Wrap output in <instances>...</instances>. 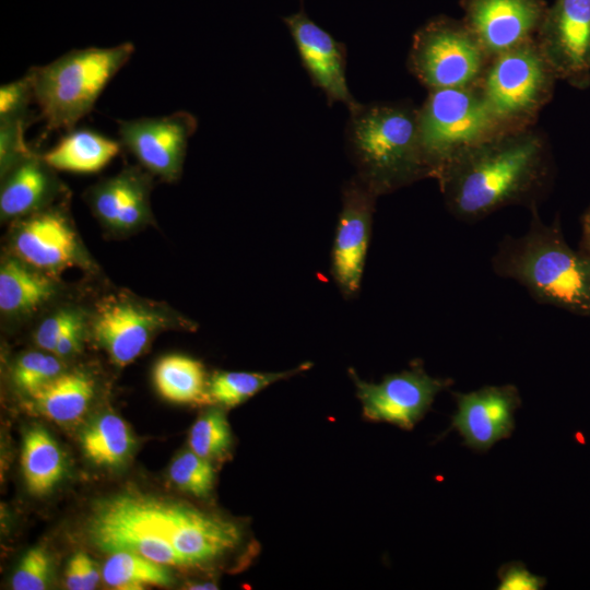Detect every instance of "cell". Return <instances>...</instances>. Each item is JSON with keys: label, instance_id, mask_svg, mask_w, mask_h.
Returning a JSON list of instances; mask_svg holds the SVG:
<instances>
[{"label": "cell", "instance_id": "cell-22", "mask_svg": "<svg viewBox=\"0 0 590 590\" xmlns=\"http://www.w3.org/2000/svg\"><path fill=\"white\" fill-rule=\"evenodd\" d=\"M52 282L22 260L8 259L0 268V309L8 315L28 314L49 300Z\"/></svg>", "mask_w": 590, "mask_h": 590}, {"label": "cell", "instance_id": "cell-10", "mask_svg": "<svg viewBox=\"0 0 590 590\" xmlns=\"http://www.w3.org/2000/svg\"><path fill=\"white\" fill-rule=\"evenodd\" d=\"M535 42L558 80L590 86V0H555Z\"/></svg>", "mask_w": 590, "mask_h": 590}, {"label": "cell", "instance_id": "cell-27", "mask_svg": "<svg viewBox=\"0 0 590 590\" xmlns=\"http://www.w3.org/2000/svg\"><path fill=\"white\" fill-rule=\"evenodd\" d=\"M310 367L311 363H304L294 369L278 373L217 371L209 379V397L211 402L234 408L271 384Z\"/></svg>", "mask_w": 590, "mask_h": 590}, {"label": "cell", "instance_id": "cell-31", "mask_svg": "<svg viewBox=\"0 0 590 590\" xmlns=\"http://www.w3.org/2000/svg\"><path fill=\"white\" fill-rule=\"evenodd\" d=\"M51 579V559L42 546L32 547L22 557L12 576L14 590H43Z\"/></svg>", "mask_w": 590, "mask_h": 590}, {"label": "cell", "instance_id": "cell-23", "mask_svg": "<svg viewBox=\"0 0 590 590\" xmlns=\"http://www.w3.org/2000/svg\"><path fill=\"white\" fill-rule=\"evenodd\" d=\"M153 381L158 393L170 402H211L204 366L192 357L180 354L162 357L155 364Z\"/></svg>", "mask_w": 590, "mask_h": 590}, {"label": "cell", "instance_id": "cell-17", "mask_svg": "<svg viewBox=\"0 0 590 590\" xmlns=\"http://www.w3.org/2000/svg\"><path fill=\"white\" fill-rule=\"evenodd\" d=\"M13 247L23 262L43 271L72 266L79 253L75 234L58 210H39L24 219L15 231Z\"/></svg>", "mask_w": 590, "mask_h": 590}, {"label": "cell", "instance_id": "cell-3", "mask_svg": "<svg viewBox=\"0 0 590 590\" xmlns=\"http://www.w3.org/2000/svg\"><path fill=\"white\" fill-rule=\"evenodd\" d=\"M412 102L358 103L349 109L347 153L356 176L378 197L429 178Z\"/></svg>", "mask_w": 590, "mask_h": 590}, {"label": "cell", "instance_id": "cell-12", "mask_svg": "<svg viewBox=\"0 0 590 590\" xmlns=\"http://www.w3.org/2000/svg\"><path fill=\"white\" fill-rule=\"evenodd\" d=\"M377 194L357 176L342 191V209L332 248V274L345 297L358 293Z\"/></svg>", "mask_w": 590, "mask_h": 590}, {"label": "cell", "instance_id": "cell-18", "mask_svg": "<svg viewBox=\"0 0 590 590\" xmlns=\"http://www.w3.org/2000/svg\"><path fill=\"white\" fill-rule=\"evenodd\" d=\"M149 191L148 176L128 168L94 186L88 202L104 224L117 231H129L149 220Z\"/></svg>", "mask_w": 590, "mask_h": 590}, {"label": "cell", "instance_id": "cell-21", "mask_svg": "<svg viewBox=\"0 0 590 590\" xmlns=\"http://www.w3.org/2000/svg\"><path fill=\"white\" fill-rule=\"evenodd\" d=\"M94 396L93 380L81 371L61 373L31 394L36 409L58 423L78 421Z\"/></svg>", "mask_w": 590, "mask_h": 590}, {"label": "cell", "instance_id": "cell-38", "mask_svg": "<svg viewBox=\"0 0 590 590\" xmlns=\"http://www.w3.org/2000/svg\"><path fill=\"white\" fill-rule=\"evenodd\" d=\"M582 238L581 250L590 256V206L587 209L581 219Z\"/></svg>", "mask_w": 590, "mask_h": 590}, {"label": "cell", "instance_id": "cell-9", "mask_svg": "<svg viewBox=\"0 0 590 590\" xmlns=\"http://www.w3.org/2000/svg\"><path fill=\"white\" fill-rule=\"evenodd\" d=\"M365 418L412 429L430 410L435 397L453 380L429 376L418 362L411 369L387 375L380 382L364 381L351 371Z\"/></svg>", "mask_w": 590, "mask_h": 590}, {"label": "cell", "instance_id": "cell-16", "mask_svg": "<svg viewBox=\"0 0 590 590\" xmlns=\"http://www.w3.org/2000/svg\"><path fill=\"white\" fill-rule=\"evenodd\" d=\"M167 322L158 311L119 296L104 298L92 319L95 341L118 366L133 362Z\"/></svg>", "mask_w": 590, "mask_h": 590}, {"label": "cell", "instance_id": "cell-7", "mask_svg": "<svg viewBox=\"0 0 590 590\" xmlns=\"http://www.w3.org/2000/svg\"><path fill=\"white\" fill-rule=\"evenodd\" d=\"M534 39L491 58L477 83L504 131L534 127L557 81Z\"/></svg>", "mask_w": 590, "mask_h": 590}, {"label": "cell", "instance_id": "cell-26", "mask_svg": "<svg viewBox=\"0 0 590 590\" xmlns=\"http://www.w3.org/2000/svg\"><path fill=\"white\" fill-rule=\"evenodd\" d=\"M164 566L133 552L116 551L104 564L103 579L109 587L119 590L169 586L173 578Z\"/></svg>", "mask_w": 590, "mask_h": 590}, {"label": "cell", "instance_id": "cell-35", "mask_svg": "<svg viewBox=\"0 0 590 590\" xmlns=\"http://www.w3.org/2000/svg\"><path fill=\"white\" fill-rule=\"evenodd\" d=\"M99 580L98 570L92 558L83 553H75L68 562L66 585L70 590H92Z\"/></svg>", "mask_w": 590, "mask_h": 590}, {"label": "cell", "instance_id": "cell-2", "mask_svg": "<svg viewBox=\"0 0 590 590\" xmlns=\"http://www.w3.org/2000/svg\"><path fill=\"white\" fill-rule=\"evenodd\" d=\"M520 237L505 236L492 258L494 272L522 285L539 303L590 315V256L564 239L559 217L547 224L538 205Z\"/></svg>", "mask_w": 590, "mask_h": 590}, {"label": "cell", "instance_id": "cell-37", "mask_svg": "<svg viewBox=\"0 0 590 590\" xmlns=\"http://www.w3.org/2000/svg\"><path fill=\"white\" fill-rule=\"evenodd\" d=\"M84 333V321L79 317L59 338L54 354L66 357L81 349Z\"/></svg>", "mask_w": 590, "mask_h": 590}, {"label": "cell", "instance_id": "cell-1", "mask_svg": "<svg viewBox=\"0 0 590 590\" xmlns=\"http://www.w3.org/2000/svg\"><path fill=\"white\" fill-rule=\"evenodd\" d=\"M553 177L546 137L531 127L499 133L470 149L436 180L451 215L476 222L509 205H539Z\"/></svg>", "mask_w": 590, "mask_h": 590}, {"label": "cell", "instance_id": "cell-15", "mask_svg": "<svg viewBox=\"0 0 590 590\" xmlns=\"http://www.w3.org/2000/svg\"><path fill=\"white\" fill-rule=\"evenodd\" d=\"M297 48L302 64L314 86L320 88L329 105L342 103L347 109L358 102L346 82V47L317 25L302 8L283 17Z\"/></svg>", "mask_w": 590, "mask_h": 590}, {"label": "cell", "instance_id": "cell-11", "mask_svg": "<svg viewBox=\"0 0 590 590\" xmlns=\"http://www.w3.org/2000/svg\"><path fill=\"white\" fill-rule=\"evenodd\" d=\"M197 118L179 110L161 117L118 120L120 142L150 173L166 181L179 178Z\"/></svg>", "mask_w": 590, "mask_h": 590}, {"label": "cell", "instance_id": "cell-33", "mask_svg": "<svg viewBox=\"0 0 590 590\" xmlns=\"http://www.w3.org/2000/svg\"><path fill=\"white\" fill-rule=\"evenodd\" d=\"M32 119L0 121L1 176L33 152L25 142L24 133Z\"/></svg>", "mask_w": 590, "mask_h": 590}, {"label": "cell", "instance_id": "cell-14", "mask_svg": "<svg viewBox=\"0 0 590 590\" xmlns=\"http://www.w3.org/2000/svg\"><path fill=\"white\" fill-rule=\"evenodd\" d=\"M452 396L457 411L447 433L456 429L463 437V446L484 452L510 437L515 429V412L521 405L516 386H484L468 393L452 392Z\"/></svg>", "mask_w": 590, "mask_h": 590}, {"label": "cell", "instance_id": "cell-28", "mask_svg": "<svg viewBox=\"0 0 590 590\" xmlns=\"http://www.w3.org/2000/svg\"><path fill=\"white\" fill-rule=\"evenodd\" d=\"M189 447L198 456L211 461L228 455L232 432L222 410H208L193 423L189 433Z\"/></svg>", "mask_w": 590, "mask_h": 590}, {"label": "cell", "instance_id": "cell-8", "mask_svg": "<svg viewBox=\"0 0 590 590\" xmlns=\"http://www.w3.org/2000/svg\"><path fill=\"white\" fill-rule=\"evenodd\" d=\"M491 58L463 20L437 15L414 34L408 69L428 91L480 82Z\"/></svg>", "mask_w": 590, "mask_h": 590}, {"label": "cell", "instance_id": "cell-24", "mask_svg": "<svg viewBox=\"0 0 590 590\" xmlns=\"http://www.w3.org/2000/svg\"><path fill=\"white\" fill-rule=\"evenodd\" d=\"M21 467L27 488L35 495L50 492L62 479L66 469L63 453L43 427H33L24 435Z\"/></svg>", "mask_w": 590, "mask_h": 590}, {"label": "cell", "instance_id": "cell-39", "mask_svg": "<svg viewBox=\"0 0 590 590\" xmlns=\"http://www.w3.org/2000/svg\"><path fill=\"white\" fill-rule=\"evenodd\" d=\"M190 589H216V586L214 583H196L192 587H189Z\"/></svg>", "mask_w": 590, "mask_h": 590}, {"label": "cell", "instance_id": "cell-19", "mask_svg": "<svg viewBox=\"0 0 590 590\" xmlns=\"http://www.w3.org/2000/svg\"><path fill=\"white\" fill-rule=\"evenodd\" d=\"M51 170L42 155L35 153L10 168L2 176L1 217L14 219L39 211L58 188Z\"/></svg>", "mask_w": 590, "mask_h": 590}, {"label": "cell", "instance_id": "cell-30", "mask_svg": "<svg viewBox=\"0 0 590 590\" xmlns=\"http://www.w3.org/2000/svg\"><path fill=\"white\" fill-rule=\"evenodd\" d=\"M62 365L55 356L28 352L15 362L12 377L16 387L31 396L60 375Z\"/></svg>", "mask_w": 590, "mask_h": 590}, {"label": "cell", "instance_id": "cell-25", "mask_svg": "<svg viewBox=\"0 0 590 590\" xmlns=\"http://www.w3.org/2000/svg\"><path fill=\"white\" fill-rule=\"evenodd\" d=\"M85 457L98 467L118 468L130 458L133 436L118 415L106 413L94 420L81 435Z\"/></svg>", "mask_w": 590, "mask_h": 590}, {"label": "cell", "instance_id": "cell-32", "mask_svg": "<svg viewBox=\"0 0 590 590\" xmlns=\"http://www.w3.org/2000/svg\"><path fill=\"white\" fill-rule=\"evenodd\" d=\"M34 99L32 80L28 73L0 88V121L33 119L30 105Z\"/></svg>", "mask_w": 590, "mask_h": 590}, {"label": "cell", "instance_id": "cell-5", "mask_svg": "<svg viewBox=\"0 0 590 590\" xmlns=\"http://www.w3.org/2000/svg\"><path fill=\"white\" fill-rule=\"evenodd\" d=\"M98 506L173 546L188 566L217 559L241 540V532L234 522L181 503L121 494Z\"/></svg>", "mask_w": 590, "mask_h": 590}, {"label": "cell", "instance_id": "cell-20", "mask_svg": "<svg viewBox=\"0 0 590 590\" xmlns=\"http://www.w3.org/2000/svg\"><path fill=\"white\" fill-rule=\"evenodd\" d=\"M121 149L120 140L93 129L73 128L42 157L52 169L94 174L106 167Z\"/></svg>", "mask_w": 590, "mask_h": 590}, {"label": "cell", "instance_id": "cell-13", "mask_svg": "<svg viewBox=\"0 0 590 590\" xmlns=\"http://www.w3.org/2000/svg\"><path fill=\"white\" fill-rule=\"evenodd\" d=\"M463 22L489 58L534 39L545 19V0H461Z\"/></svg>", "mask_w": 590, "mask_h": 590}, {"label": "cell", "instance_id": "cell-36", "mask_svg": "<svg viewBox=\"0 0 590 590\" xmlns=\"http://www.w3.org/2000/svg\"><path fill=\"white\" fill-rule=\"evenodd\" d=\"M79 317L76 311L63 309L46 318L35 332L37 345L54 353L59 338Z\"/></svg>", "mask_w": 590, "mask_h": 590}, {"label": "cell", "instance_id": "cell-29", "mask_svg": "<svg viewBox=\"0 0 590 590\" xmlns=\"http://www.w3.org/2000/svg\"><path fill=\"white\" fill-rule=\"evenodd\" d=\"M169 477L181 491L204 498L213 489L215 470L211 460L187 450L173 460Z\"/></svg>", "mask_w": 590, "mask_h": 590}, {"label": "cell", "instance_id": "cell-4", "mask_svg": "<svg viewBox=\"0 0 590 590\" xmlns=\"http://www.w3.org/2000/svg\"><path fill=\"white\" fill-rule=\"evenodd\" d=\"M134 49L129 42L73 49L45 66L31 68L27 73L46 131L72 130L93 109Z\"/></svg>", "mask_w": 590, "mask_h": 590}, {"label": "cell", "instance_id": "cell-34", "mask_svg": "<svg viewBox=\"0 0 590 590\" xmlns=\"http://www.w3.org/2000/svg\"><path fill=\"white\" fill-rule=\"evenodd\" d=\"M498 590H541L546 578L531 574L521 562H510L499 567Z\"/></svg>", "mask_w": 590, "mask_h": 590}, {"label": "cell", "instance_id": "cell-6", "mask_svg": "<svg viewBox=\"0 0 590 590\" xmlns=\"http://www.w3.org/2000/svg\"><path fill=\"white\" fill-rule=\"evenodd\" d=\"M421 148L429 178L470 149L504 131L479 84L428 91L417 108Z\"/></svg>", "mask_w": 590, "mask_h": 590}]
</instances>
